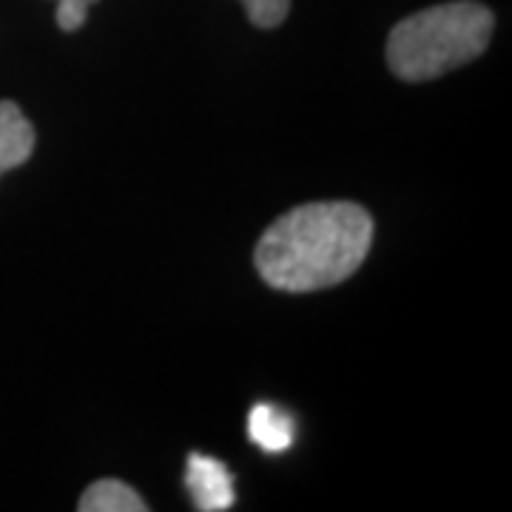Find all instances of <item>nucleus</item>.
<instances>
[{"label": "nucleus", "instance_id": "obj_7", "mask_svg": "<svg viewBox=\"0 0 512 512\" xmlns=\"http://www.w3.org/2000/svg\"><path fill=\"white\" fill-rule=\"evenodd\" d=\"M248 20L259 29H276L282 20L288 18L291 0H242Z\"/></svg>", "mask_w": 512, "mask_h": 512}, {"label": "nucleus", "instance_id": "obj_4", "mask_svg": "<svg viewBox=\"0 0 512 512\" xmlns=\"http://www.w3.org/2000/svg\"><path fill=\"white\" fill-rule=\"evenodd\" d=\"M35 151V128L26 120L20 106L0 103V177L23 165Z\"/></svg>", "mask_w": 512, "mask_h": 512}, {"label": "nucleus", "instance_id": "obj_1", "mask_svg": "<svg viewBox=\"0 0 512 512\" xmlns=\"http://www.w3.org/2000/svg\"><path fill=\"white\" fill-rule=\"evenodd\" d=\"M373 245V220L356 202L296 205L256 242V271L288 293L333 288L359 271Z\"/></svg>", "mask_w": 512, "mask_h": 512}, {"label": "nucleus", "instance_id": "obj_2", "mask_svg": "<svg viewBox=\"0 0 512 512\" xmlns=\"http://www.w3.org/2000/svg\"><path fill=\"white\" fill-rule=\"evenodd\" d=\"M493 12L476 0L441 3L393 26L387 37V66L407 83L436 80L487 52Z\"/></svg>", "mask_w": 512, "mask_h": 512}, {"label": "nucleus", "instance_id": "obj_5", "mask_svg": "<svg viewBox=\"0 0 512 512\" xmlns=\"http://www.w3.org/2000/svg\"><path fill=\"white\" fill-rule=\"evenodd\" d=\"M248 439L254 441L262 453H285L296 439V421L276 404L259 402L248 413Z\"/></svg>", "mask_w": 512, "mask_h": 512}, {"label": "nucleus", "instance_id": "obj_8", "mask_svg": "<svg viewBox=\"0 0 512 512\" xmlns=\"http://www.w3.org/2000/svg\"><path fill=\"white\" fill-rule=\"evenodd\" d=\"M97 0H57V26L63 32H77Z\"/></svg>", "mask_w": 512, "mask_h": 512}, {"label": "nucleus", "instance_id": "obj_3", "mask_svg": "<svg viewBox=\"0 0 512 512\" xmlns=\"http://www.w3.org/2000/svg\"><path fill=\"white\" fill-rule=\"evenodd\" d=\"M185 487L197 510L222 512L234 507V478L217 458L191 453L185 467Z\"/></svg>", "mask_w": 512, "mask_h": 512}, {"label": "nucleus", "instance_id": "obj_6", "mask_svg": "<svg viewBox=\"0 0 512 512\" xmlns=\"http://www.w3.org/2000/svg\"><path fill=\"white\" fill-rule=\"evenodd\" d=\"M80 512H146L148 504L120 478H100L83 493Z\"/></svg>", "mask_w": 512, "mask_h": 512}]
</instances>
